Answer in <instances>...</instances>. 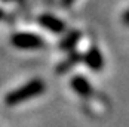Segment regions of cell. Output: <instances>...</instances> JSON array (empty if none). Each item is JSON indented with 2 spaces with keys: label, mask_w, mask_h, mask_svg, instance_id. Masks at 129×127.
Masks as SVG:
<instances>
[{
  "label": "cell",
  "mask_w": 129,
  "mask_h": 127,
  "mask_svg": "<svg viewBox=\"0 0 129 127\" xmlns=\"http://www.w3.org/2000/svg\"><path fill=\"white\" fill-rule=\"evenodd\" d=\"M122 21H123V24H125V25H129V9H128L125 13H123V16H122Z\"/></svg>",
  "instance_id": "8"
},
{
  "label": "cell",
  "mask_w": 129,
  "mask_h": 127,
  "mask_svg": "<svg viewBox=\"0 0 129 127\" xmlns=\"http://www.w3.org/2000/svg\"><path fill=\"white\" fill-rule=\"evenodd\" d=\"M3 2H15V0H3Z\"/></svg>",
  "instance_id": "11"
},
{
  "label": "cell",
  "mask_w": 129,
  "mask_h": 127,
  "mask_svg": "<svg viewBox=\"0 0 129 127\" xmlns=\"http://www.w3.org/2000/svg\"><path fill=\"white\" fill-rule=\"evenodd\" d=\"M45 90H46L45 81L40 78H33V80L27 81L25 84L9 92L5 96V103L8 106H15L18 103H22L25 101H30V99H34V98L40 96Z\"/></svg>",
  "instance_id": "1"
},
{
  "label": "cell",
  "mask_w": 129,
  "mask_h": 127,
  "mask_svg": "<svg viewBox=\"0 0 129 127\" xmlns=\"http://www.w3.org/2000/svg\"><path fill=\"white\" fill-rule=\"evenodd\" d=\"M82 62L86 64V67L90 68L92 71H101L104 68V56H103V53H101V50L96 46H92L83 55Z\"/></svg>",
  "instance_id": "3"
},
{
  "label": "cell",
  "mask_w": 129,
  "mask_h": 127,
  "mask_svg": "<svg viewBox=\"0 0 129 127\" xmlns=\"http://www.w3.org/2000/svg\"><path fill=\"white\" fill-rule=\"evenodd\" d=\"M74 2H76V0H62V5L68 8V6H71V5H73Z\"/></svg>",
  "instance_id": "9"
},
{
  "label": "cell",
  "mask_w": 129,
  "mask_h": 127,
  "mask_svg": "<svg viewBox=\"0 0 129 127\" xmlns=\"http://www.w3.org/2000/svg\"><path fill=\"white\" fill-rule=\"evenodd\" d=\"M11 43L21 50H39L45 46L43 38L34 33H15L11 37Z\"/></svg>",
  "instance_id": "2"
},
{
  "label": "cell",
  "mask_w": 129,
  "mask_h": 127,
  "mask_svg": "<svg viewBox=\"0 0 129 127\" xmlns=\"http://www.w3.org/2000/svg\"><path fill=\"white\" fill-rule=\"evenodd\" d=\"M70 86L74 90V93H77L82 98H90L92 93H93V89H92V84L89 83V80L85 76H80V74L71 77Z\"/></svg>",
  "instance_id": "5"
},
{
  "label": "cell",
  "mask_w": 129,
  "mask_h": 127,
  "mask_svg": "<svg viewBox=\"0 0 129 127\" xmlns=\"http://www.w3.org/2000/svg\"><path fill=\"white\" fill-rule=\"evenodd\" d=\"M2 16H3V11L0 9V19H2Z\"/></svg>",
  "instance_id": "10"
},
{
  "label": "cell",
  "mask_w": 129,
  "mask_h": 127,
  "mask_svg": "<svg viewBox=\"0 0 129 127\" xmlns=\"http://www.w3.org/2000/svg\"><path fill=\"white\" fill-rule=\"evenodd\" d=\"M37 21H39L40 27L46 28L48 31L55 33V34H61V33H64V30H65L64 21L59 19L55 15H51V13H42L37 18Z\"/></svg>",
  "instance_id": "4"
},
{
  "label": "cell",
  "mask_w": 129,
  "mask_h": 127,
  "mask_svg": "<svg viewBox=\"0 0 129 127\" xmlns=\"http://www.w3.org/2000/svg\"><path fill=\"white\" fill-rule=\"evenodd\" d=\"M82 58H83L82 53L73 52L71 55H68V58H65L64 61L56 67V73H58V74H64V73H67V71L71 70L74 65H77L79 62H82Z\"/></svg>",
  "instance_id": "6"
},
{
  "label": "cell",
  "mask_w": 129,
  "mask_h": 127,
  "mask_svg": "<svg viewBox=\"0 0 129 127\" xmlns=\"http://www.w3.org/2000/svg\"><path fill=\"white\" fill-rule=\"evenodd\" d=\"M82 37V33L80 31H71L65 36L61 41H59V49L62 52H70L76 47V44L79 43V40Z\"/></svg>",
  "instance_id": "7"
}]
</instances>
